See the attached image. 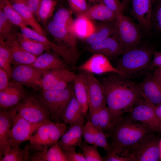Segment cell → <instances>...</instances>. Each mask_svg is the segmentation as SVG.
Wrapping results in <instances>:
<instances>
[{
	"label": "cell",
	"mask_w": 161,
	"mask_h": 161,
	"mask_svg": "<svg viewBox=\"0 0 161 161\" xmlns=\"http://www.w3.org/2000/svg\"><path fill=\"white\" fill-rule=\"evenodd\" d=\"M100 81L114 124L143 97L137 85L120 74L111 73Z\"/></svg>",
	"instance_id": "6da1fadb"
},
{
	"label": "cell",
	"mask_w": 161,
	"mask_h": 161,
	"mask_svg": "<svg viewBox=\"0 0 161 161\" xmlns=\"http://www.w3.org/2000/svg\"><path fill=\"white\" fill-rule=\"evenodd\" d=\"M154 131L129 116H123L114 125L108 137L111 139L112 149L121 156L131 158L129 154L131 150Z\"/></svg>",
	"instance_id": "7a4b0ae2"
},
{
	"label": "cell",
	"mask_w": 161,
	"mask_h": 161,
	"mask_svg": "<svg viewBox=\"0 0 161 161\" xmlns=\"http://www.w3.org/2000/svg\"><path fill=\"white\" fill-rule=\"evenodd\" d=\"M154 51L148 46L140 45L121 55L116 68L129 78L139 76L149 69Z\"/></svg>",
	"instance_id": "3957f363"
},
{
	"label": "cell",
	"mask_w": 161,
	"mask_h": 161,
	"mask_svg": "<svg viewBox=\"0 0 161 161\" xmlns=\"http://www.w3.org/2000/svg\"><path fill=\"white\" fill-rule=\"evenodd\" d=\"M68 128L63 122L49 120L44 123L29 141L30 151L47 150L58 142Z\"/></svg>",
	"instance_id": "277c9868"
},
{
	"label": "cell",
	"mask_w": 161,
	"mask_h": 161,
	"mask_svg": "<svg viewBox=\"0 0 161 161\" xmlns=\"http://www.w3.org/2000/svg\"><path fill=\"white\" fill-rule=\"evenodd\" d=\"M74 95L73 86L69 85L61 89L42 90L38 96L49 111L51 118L61 122L64 111Z\"/></svg>",
	"instance_id": "5b68a950"
},
{
	"label": "cell",
	"mask_w": 161,
	"mask_h": 161,
	"mask_svg": "<svg viewBox=\"0 0 161 161\" xmlns=\"http://www.w3.org/2000/svg\"><path fill=\"white\" fill-rule=\"evenodd\" d=\"M114 27L113 35L119 40L125 52L140 45L141 35L139 28L123 13L117 14Z\"/></svg>",
	"instance_id": "8992f818"
},
{
	"label": "cell",
	"mask_w": 161,
	"mask_h": 161,
	"mask_svg": "<svg viewBox=\"0 0 161 161\" xmlns=\"http://www.w3.org/2000/svg\"><path fill=\"white\" fill-rule=\"evenodd\" d=\"M14 108L21 117L32 123L50 120L49 112L38 96H27Z\"/></svg>",
	"instance_id": "52a82bcc"
},
{
	"label": "cell",
	"mask_w": 161,
	"mask_h": 161,
	"mask_svg": "<svg viewBox=\"0 0 161 161\" xmlns=\"http://www.w3.org/2000/svg\"><path fill=\"white\" fill-rule=\"evenodd\" d=\"M21 32L24 36L41 42L50 50L62 58L68 65L72 67L76 64L78 53L71 49L56 44L50 41L46 37L38 33L33 29L24 26L20 27Z\"/></svg>",
	"instance_id": "ba28073f"
},
{
	"label": "cell",
	"mask_w": 161,
	"mask_h": 161,
	"mask_svg": "<svg viewBox=\"0 0 161 161\" xmlns=\"http://www.w3.org/2000/svg\"><path fill=\"white\" fill-rule=\"evenodd\" d=\"M76 75L68 69L43 71L41 88L44 90H56L64 89L73 82Z\"/></svg>",
	"instance_id": "9c48e42d"
},
{
	"label": "cell",
	"mask_w": 161,
	"mask_h": 161,
	"mask_svg": "<svg viewBox=\"0 0 161 161\" xmlns=\"http://www.w3.org/2000/svg\"><path fill=\"white\" fill-rule=\"evenodd\" d=\"M45 122L31 123L16 112L13 117L10 131V148L15 145H19L21 142L29 141L38 128Z\"/></svg>",
	"instance_id": "30bf717a"
},
{
	"label": "cell",
	"mask_w": 161,
	"mask_h": 161,
	"mask_svg": "<svg viewBox=\"0 0 161 161\" xmlns=\"http://www.w3.org/2000/svg\"><path fill=\"white\" fill-rule=\"evenodd\" d=\"M133 161H158L161 158L160 142L152 134L145 138L130 153Z\"/></svg>",
	"instance_id": "8fae6325"
},
{
	"label": "cell",
	"mask_w": 161,
	"mask_h": 161,
	"mask_svg": "<svg viewBox=\"0 0 161 161\" xmlns=\"http://www.w3.org/2000/svg\"><path fill=\"white\" fill-rule=\"evenodd\" d=\"M129 117L135 121L149 126L155 131L161 127V120L156 114L155 106L143 97L134 106Z\"/></svg>",
	"instance_id": "7c38bea8"
},
{
	"label": "cell",
	"mask_w": 161,
	"mask_h": 161,
	"mask_svg": "<svg viewBox=\"0 0 161 161\" xmlns=\"http://www.w3.org/2000/svg\"><path fill=\"white\" fill-rule=\"evenodd\" d=\"M43 72L27 65H16L12 69L11 78L16 82L37 90L41 88Z\"/></svg>",
	"instance_id": "4fadbf2b"
},
{
	"label": "cell",
	"mask_w": 161,
	"mask_h": 161,
	"mask_svg": "<svg viewBox=\"0 0 161 161\" xmlns=\"http://www.w3.org/2000/svg\"><path fill=\"white\" fill-rule=\"evenodd\" d=\"M83 72L85 75L87 90L89 112H91L106 106V102L100 80L94 74L88 72Z\"/></svg>",
	"instance_id": "5bb4252c"
},
{
	"label": "cell",
	"mask_w": 161,
	"mask_h": 161,
	"mask_svg": "<svg viewBox=\"0 0 161 161\" xmlns=\"http://www.w3.org/2000/svg\"><path fill=\"white\" fill-rule=\"evenodd\" d=\"M78 69L94 74L115 73L124 76L116 67L113 66L107 58L98 53H94L86 61L79 66Z\"/></svg>",
	"instance_id": "9a60e30c"
},
{
	"label": "cell",
	"mask_w": 161,
	"mask_h": 161,
	"mask_svg": "<svg viewBox=\"0 0 161 161\" xmlns=\"http://www.w3.org/2000/svg\"><path fill=\"white\" fill-rule=\"evenodd\" d=\"M47 29L55 38L58 44L70 49L78 53L77 38L67 27L57 23L52 20L47 24Z\"/></svg>",
	"instance_id": "2e32d148"
},
{
	"label": "cell",
	"mask_w": 161,
	"mask_h": 161,
	"mask_svg": "<svg viewBox=\"0 0 161 161\" xmlns=\"http://www.w3.org/2000/svg\"><path fill=\"white\" fill-rule=\"evenodd\" d=\"M17 112L13 107L9 110L1 109L0 111V156L6 155L10 148V139L14 117Z\"/></svg>",
	"instance_id": "e0dca14e"
},
{
	"label": "cell",
	"mask_w": 161,
	"mask_h": 161,
	"mask_svg": "<svg viewBox=\"0 0 161 161\" xmlns=\"http://www.w3.org/2000/svg\"><path fill=\"white\" fill-rule=\"evenodd\" d=\"M154 0H131V13L140 27L149 32L152 29L151 16Z\"/></svg>",
	"instance_id": "ac0fdd59"
},
{
	"label": "cell",
	"mask_w": 161,
	"mask_h": 161,
	"mask_svg": "<svg viewBox=\"0 0 161 161\" xmlns=\"http://www.w3.org/2000/svg\"><path fill=\"white\" fill-rule=\"evenodd\" d=\"M86 48L93 54H102L109 59L122 55L125 53L119 40L114 35L98 43L87 45Z\"/></svg>",
	"instance_id": "d6986e66"
},
{
	"label": "cell",
	"mask_w": 161,
	"mask_h": 161,
	"mask_svg": "<svg viewBox=\"0 0 161 161\" xmlns=\"http://www.w3.org/2000/svg\"><path fill=\"white\" fill-rule=\"evenodd\" d=\"M22 85L13 81L8 86L0 91V106L2 109L13 107L26 96Z\"/></svg>",
	"instance_id": "ffe728a7"
},
{
	"label": "cell",
	"mask_w": 161,
	"mask_h": 161,
	"mask_svg": "<svg viewBox=\"0 0 161 161\" xmlns=\"http://www.w3.org/2000/svg\"><path fill=\"white\" fill-rule=\"evenodd\" d=\"M84 122L70 125L57 143L63 150H75L82 141Z\"/></svg>",
	"instance_id": "44dd1931"
},
{
	"label": "cell",
	"mask_w": 161,
	"mask_h": 161,
	"mask_svg": "<svg viewBox=\"0 0 161 161\" xmlns=\"http://www.w3.org/2000/svg\"><path fill=\"white\" fill-rule=\"evenodd\" d=\"M143 97L151 104L157 106L161 104V84L149 75L137 85Z\"/></svg>",
	"instance_id": "7402d4cb"
},
{
	"label": "cell",
	"mask_w": 161,
	"mask_h": 161,
	"mask_svg": "<svg viewBox=\"0 0 161 161\" xmlns=\"http://www.w3.org/2000/svg\"><path fill=\"white\" fill-rule=\"evenodd\" d=\"M27 65L43 71L68 69V64L62 58L49 52L37 57L32 63Z\"/></svg>",
	"instance_id": "603a6c76"
},
{
	"label": "cell",
	"mask_w": 161,
	"mask_h": 161,
	"mask_svg": "<svg viewBox=\"0 0 161 161\" xmlns=\"http://www.w3.org/2000/svg\"><path fill=\"white\" fill-rule=\"evenodd\" d=\"M89 121L95 128L102 131L108 137L114 123L107 106L89 112Z\"/></svg>",
	"instance_id": "cb8c5ba5"
},
{
	"label": "cell",
	"mask_w": 161,
	"mask_h": 161,
	"mask_svg": "<svg viewBox=\"0 0 161 161\" xmlns=\"http://www.w3.org/2000/svg\"><path fill=\"white\" fill-rule=\"evenodd\" d=\"M4 40L10 49L13 58V63L16 65L30 64L37 57L23 48L20 44L16 34Z\"/></svg>",
	"instance_id": "d4e9b609"
},
{
	"label": "cell",
	"mask_w": 161,
	"mask_h": 161,
	"mask_svg": "<svg viewBox=\"0 0 161 161\" xmlns=\"http://www.w3.org/2000/svg\"><path fill=\"white\" fill-rule=\"evenodd\" d=\"M117 16V13L109 9L100 0H98L97 4L89 6L84 13L78 16L83 17L92 21L112 22L115 20Z\"/></svg>",
	"instance_id": "484cf974"
},
{
	"label": "cell",
	"mask_w": 161,
	"mask_h": 161,
	"mask_svg": "<svg viewBox=\"0 0 161 161\" xmlns=\"http://www.w3.org/2000/svg\"><path fill=\"white\" fill-rule=\"evenodd\" d=\"M29 161H68L58 143L44 151H30Z\"/></svg>",
	"instance_id": "4316f807"
},
{
	"label": "cell",
	"mask_w": 161,
	"mask_h": 161,
	"mask_svg": "<svg viewBox=\"0 0 161 161\" xmlns=\"http://www.w3.org/2000/svg\"><path fill=\"white\" fill-rule=\"evenodd\" d=\"M73 83L74 95L85 115L89 109V105L87 90L83 72L81 71L76 74Z\"/></svg>",
	"instance_id": "83f0119b"
},
{
	"label": "cell",
	"mask_w": 161,
	"mask_h": 161,
	"mask_svg": "<svg viewBox=\"0 0 161 161\" xmlns=\"http://www.w3.org/2000/svg\"><path fill=\"white\" fill-rule=\"evenodd\" d=\"M13 8L19 13L27 25L40 33L46 36V33L42 28L35 15L26 5L19 0H10Z\"/></svg>",
	"instance_id": "f1b7e54d"
},
{
	"label": "cell",
	"mask_w": 161,
	"mask_h": 161,
	"mask_svg": "<svg viewBox=\"0 0 161 161\" xmlns=\"http://www.w3.org/2000/svg\"><path fill=\"white\" fill-rule=\"evenodd\" d=\"M114 21H101L97 24L95 25L94 31L83 40L84 41L87 45L95 44L112 35L114 33Z\"/></svg>",
	"instance_id": "f546056e"
},
{
	"label": "cell",
	"mask_w": 161,
	"mask_h": 161,
	"mask_svg": "<svg viewBox=\"0 0 161 161\" xmlns=\"http://www.w3.org/2000/svg\"><path fill=\"white\" fill-rule=\"evenodd\" d=\"M85 116L74 94L64 111L62 121L66 125H70L80 122H84Z\"/></svg>",
	"instance_id": "4dcf8cb0"
},
{
	"label": "cell",
	"mask_w": 161,
	"mask_h": 161,
	"mask_svg": "<svg viewBox=\"0 0 161 161\" xmlns=\"http://www.w3.org/2000/svg\"><path fill=\"white\" fill-rule=\"evenodd\" d=\"M95 25L92 21L82 16L74 19L71 31L77 38L84 40L94 31Z\"/></svg>",
	"instance_id": "1f68e13d"
},
{
	"label": "cell",
	"mask_w": 161,
	"mask_h": 161,
	"mask_svg": "<svg viewBox=\"0 0 161 161\" xmlns=\"http://www.w3.org/2000/svg\"><path fill=\"white\" fill-rule=\"evenodd\" d=\"M18 40L23 48L28 52L38 57L45 51L49 52L48 47L42 43L24 35L21 32L16 33Z\"/></svg>",
	"instance_id": "d6a6232c"
},
{
	"label": "cell",
	"mask_w": 161,
	"mask_h": 161,
	"mask_svg": "<svg viewBox=\"0 0 161 161\" xmlns=\"http://www.w3.org/2000/svg\"><path fill=\"white\" fill-rule=\"evenodd\" d=\"M58 2L57 0H41L38 8L36 18L39 22L46 24L53 16Z\"/></svg>",
	"instance_id": "836d02e7"
},
{
	"label": "cell",
	"mask_w": 161,
	"mask_h": 161,
	"mask_svg": "<svg viewBox=\"0 0 161 161\" xmlns=\"http://www.w3.org/2000/svg\"><path fill=\"white\" fill-rule=\"evenodd\" d=\"M12 63L13 58L10 49L5 40L0 37V67L7 72L10 79L11 78Z\"/></svg>",
	"instance_id": "e575fe53"
},
{
	"label": "cell",
	"mask_w": 161,
	"mask_h": 161,
	"mask_svg": "<svg viewBox=\"0 0 161 161\" xmlns=\"http://www.w3.org/2000/svg\"><path fill=\"white\" fill-rule=\"evenodd\" d=\"M30 154L29 143L23 149L17 144L11 147L8 152L2 157L0 161H28Z\"/></svg>",
	"instance_id": "d590c367"
},
{
	"label": "cell",
	"mask_w": 161,
	"mask_h": 161,
	"mask_svg": "<svg viewBox=\"0 0 161 161\" xmlns=\"http://www.w3.org/2000/svg\"><path fill=\"white\" fill-rule=\"evenodd\" d=\"M0 9L15 26L20 27L27 26L20 14L13 7L10 0H0Z\"/></svg>",
	"instance_id": "8d00e7d4"
},
{
	"label": "cell",
	"mask_w": 161,
	"mask_h": 161,
	"mask_svg": "<svg viewBox=\"0 0 161 161\" xmlns=\"http://www.w3.org/2000/svg\"><path fill=\"white\" fill-rule=\"evenodd\" d=\"M72 12L70 10L65 7L59 8L53 14L52 20L65 26L71 31L74 20L72 16Z\"/></svg>",
	"instance_id": "74e56055"
},
{
	"label": "cell",
	"mask_w": 161,
	"mask_h": 161,
	"mask_svg": "<svg viewBox=\"0 0 161 161\" xmlns=\"http://www.w3.org/2000/svg\"><path fill=\"white\" fill-rule=\"evenodd\" d=\"M79 147L82 150L86 161H103V157L99 152L97 146L89 145L82 141Z\"/></svg>",
	"instance_id": "f35d334b"
},
{
	"label": "cell",
	"mask_w": 161,
	"mask_h": 161,
	"mask_svg": "<svg viewBox=\"0 0 161 161\" xmlns=\"http://www.w3.org/2000/svg\"><path fill=\"white\" fill-rule=\"evenodd\" d=\"M14 26L0 9V37L5 39L15 35L16 32H13Z\"/></svg>",
	"instance_id": "ab89813d"
},
{
	"label": "cell",
	"mask_w": 161,
	"mask_h": 161,
	"mask_svg": "<svg viewBox=\"0 0 161 161\" xmlns=\"http://www.w3.org/2000/svg\"><path fill=\"white\" fill-rule=\"evenodd\" d=\"M151 23L152 28L161 34V0H154L151 13Z\"/></svg>",
	"instance_id": "60d3db41"
},
{
	"label": "cell",
	"mask_w": 161,
	"mask_h": 161,
	"mask_svg": "<svg viewBox=\"0 0 161 161\" xmlns=\"http://www.w3.org/2000/svg\"><path fill=\"white\" fill-rule=\"evenodd\" d=\"M94 131L95 145L103 148L106 153L110 151L112 148V146L108 142L106 139L107 136L105 134L95 127Z\"/></svg>",
	"instance_id": "b9f144b4"
},
{
	"label": "cell",
	"mask_w": 161,
	"mask_h": 161,
	"mask_svg": "<svg viewBox=\"0 0 161 161\" xmlns=\"http://www.w3.org/2000/svg\"><path fill=\"white\" fill-rule=\"evenodd\" d=\"M70 10L77 16L84 13L89 5L86 0H66Z\"/></svg>",
	"instance_id": "7bdbcfd3"
},
{
	"label": "cell",
	"mask_w": 161,
	"mask_h": 161,
	"mask_svg": "<svg viewBox=\"0 0 161 161\" xmlns=\"http://www.w3.org/2000/svg\"><path fill=\"white\" fill-rule=\"evenodd\" d=\"M82 134L86 143L89 144L95 145L94 127L89 121L84 125Z\"/></svg>",
	"instance_id": "ee69618b"
},
{
	"label": "cell",
	"mask_w": 161,
	"mask_h": 161,
	"mask_svg": "<svg viewBox=\"0 0 161 161\" xmlns=\"http://www.w3.org/2000/svg\"><path fill=\"white\" fill-rule=\"evenodd\" d=\"M110 10L117 14L124 11L121 2L119 0H100Z\"/></svg>",
	"instance_id": "f6af8a7d"
},
{
	"label": "cell",
	"mask_w": 161,
	"mask_h": 161,
	"mask_svg": "<svg viewBox=\"0 0 161 161\" xmlns=\"http://www.w3.org/2000/svg\"><path fill=\"white\" fill-rule=\"evenodd\" d=\"M103 161H132L129 158L121 156L111 149L103 157Z\"/></svg>",
	"instance_id": "bcb514c9"
},
{
	"label": "cell",
	"mask_w": 161,
	"mask_h": 161,
	"mask_svg": "<svg viewBox=\"0 0 161 161\" xmlns=\"http://www.w3.org/2000/svg\"><path fill=\"white\" fill-rule=\"evenodd\" d=\"M62 150L68 161H86L83 153L75 150Z\"/></svg>",
	"instance_id": "7dc6e473"
},
{
	"label": "cell",
	"mask_w": 161,
	"mask_h": 161,
	"mask_svg": "<svg viewBox=\"0 0 161 161\" xmlns=\"http://www.w3.org/2000/svg\"><path fill=\"white\" fill-rule=\"evenodd\" d=\"M25 4L28 9L35 15L41 0H19Z\"/></svg>",
	"instance_id": "c3c4849f"
},
{
	"label": "cell",
	"mask_w": 161,
	"mask_h": 161,
	"mask_svg": "<svg viewBox=\"0 0 161 161\" xmlns=\"http://www.w3.org/2000/svg\"><path fill=\"white\" fill-rule=\"evenodd\" d=\"M10 78L7 72L0 67V91L7 87L9 83Z\"/></svg>",
	"instance_id": "681fc988"
},
{
	"label": "cell",
	"mask_w": 161,
	"mask_h": 161,
	"mask_svg": "<svg viewBox=\"0 0 161 161\" xmlns=\"http://www.w3.org/2000/svg\"><path fill=\"white\" fill-rule=\"evenodd\" d=\"M153 57V60L149 67V69L150 70L161 67V51H154Z\"/></svg>",
	"instance_id": "f907efd6"
},
{
	"label": "cell",
	"mask_w": 161,
	"mask_h": 161,
	"mask_svg": "<svg viewBox=\"0 0 161 161\" xmlns=\"http://www.w3.org/2000/svg\"><path fill=\"white\" fill-rule=\"evenodd\" d=\"M152 75L154 78L161 84V67L156 68Z\"/></svg>",
	"instance_id": "816d5d0a"
},
{
	"label": "cell",
	"mask_w": 161,
	"mask_h": 161,
	"mask_svg": "<svg viewBox=\"0 0 161 161\" xmlns=\"http://www.w3.org/2000/svg\"><path fill=\"white\" fill-rule=\"evenodd\" d=\"M155 110L157 115L161 120V104L157 106H155Z\"/></svg>",
	"instance_id": "f5cc1de1"
},
{
	"label": "cell",
	"mask_w": 161,
	"mask_h": 161,
	"mask_svg": "<svg viewBox=\"0 0 161 161\" xmlns=\"http://www.w3.org/2000/svg\"><path fill=\"white\" fill-rule=\"evenodd\" d=\"M131 0H122L121 3L122 4L124 11L128 7Z\"/></svg>",
	"instance_id": "db71d44e"
},
{
	"label": "cell",
	"mask_w": 161,
	"mask_h": 161,
	"mask_svg": "<svg viewBox=\"0 0 161 161\" xmlns=\"http://www.w3.org/2000/svg\"><path fill=\"white\" fill-rule=\"evenodd\" d=\"M58 0V1H61L62 0Z\"/></svg>",
	"instance_id": "11a10c76"
},
{
	"label": "cell",
	"mask_w": 161,
	"mask_h": 161,
	"mask_svg": "<svg viewBox=\"0 0 161 161\" xmlns=\"http://www.w3.org/2000/svg\"></svg>",
	"instance_id": "9f6ffc18"
}]
</instances>
